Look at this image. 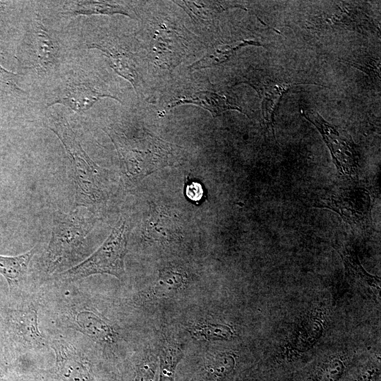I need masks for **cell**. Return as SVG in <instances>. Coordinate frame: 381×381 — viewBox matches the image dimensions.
I'll use <instances>...</instances> for the list:
<instances>
[{"instance_id":"1","label":"cell","mask_w":381,"mask_h":381,"mask_svg":"<svg viewBox=\"0 0 381 381\" xmlns=\"http://www.w3.org/2000/svg\"><path fill=\"white\" fill-rule=\"evenodd\" d=\"M48 127L59 138L71 159L77 205L97 214L106 206L109 198L106 170L88 156L66 119L53 115Z\"/></svg>"},{"instance_id":"2","label":"cell","mask_w":381,"mask_h":381,"mask_svg":"<svg viewBox=\"0 0 381 381\" xmlns=\"http://www.w3.org/2000/svg\"><path fill=\"white\" fill-rule=\"evenodd\" d=\"M104 130L116 149L125 181L132 186L179 159L180 147L149 133L130 138L112 128Z\"/></svg>"},{"instance_id":"3","label":"cell","mask_w":381,"mask_h":381,"mask_svg":"<svg viewBox=\"0 0 381 381\" xmlns=\"http://www.w3.org/2000/svg\"><path fill=\"white\" fill-rule=\"evenodd\" d=\"M97 217L96 212L83 206H78L68 213L55 214L44 260L48 273H54L78 250Z\"/></svg>"},{"instance_id":"4","label":"cell","mask_w":381,"mask_h":381,"mask_svg":"<svg viewBox=\"0 0 381 381\" xmlns=\"http://www.w3.org/2000/svg\"><path fill=\"white\" fill-rule=\"evenodd\" d=\"M129 227L121 218L102 246L80 264L58 274L63 281H74L94 274H107L119 279L126 275L124 258L127 253Z\"/></svg>"},{"instance_id":"5","label":"cell","mask_w":381,"mask_h":381,"mask_svg":"<svg viewBox=\"0 0 381 381\" xmlns=\"http://www.w3.org/2000/svg\"><path fill=\"white\" fill-rule=\"evenodd\" d=\"M0 322L5 337L13 345L34 348L45 345L35 308L0 307Z\"/></svg>"},{"instance_id":"6","label":"cell","mask_w":381,"mask_h":381,"mask_svg":"<svg viewBox=\"0 0 381 381\" xmlns=\"http://www.w3.org/2000/svg\"><path fill=\"white\" fill-rule=\"evenodd\" d=\"M303 116L320 132L339 172L349 176L354 174L357 165V156L351 137L341 134L334 126L324 120L318 113L303 112Z\"/></svg>"},{"instance_id":"7","label":"cell","mask_w":381,"mask_h":381,"mask_svg":"<svg viewBox=\"0 0 381 381\" xmlns=\"http://www.w3.org/2000/svg\"><path fill=\"white\" fill-rule=\"evenodd\" d=\"M324 202L325 207L337 212L350 224L361 226L371 220L370 198L364 188L345 189Z\"/></svg>"},{"instance_id":"8","label":"cell","mask_w":381,"mask_h":381,"mask_svg":"<svg viewBox=\"0 0 381 381\" xmlns=\"http://www.w3.org/2000/svg\"><path fill=\"white\" fill-rule=\"evenodd\" d=\"M103 97H111L120 101L116 97L98 89L90 83L71 81L65 85L48 107L59 104L75 111L81 112L89 109Z\"/></svg>"},{"instance_id":"9","label":"cell","mask_w":381,"mask_h":381,"mask_svg":"<svg viewBox=\"0 0 381 381\" xmlns=\"http://www.w3.org/2000/svg\"><path fill=\"white\" fill-rule=\"evenodd\" d=\"M52 347L57 371L62 377L67 381H92L87 361L73 346L56 339L52 341Z\"/></svg>"},{"instance_id":"10","label":"cell","mask_w":381,"mask_h":381,"mask_svg":"<svg viewBox=\"0 0 381 381\" xmlns=\"http://www.w3.org/2000/svg\"><path fill=\"white\" fill-rule=\"evenodd\" d=\"M30 68L45 71L56 64L59 48L45 26L38 19L32 23Z\"/></svg>"},{"instance_id":"11","label":"cell","mask_w":381,"mask_h":381,"mask_svg":"<svg viewBox=\"0 0 381 381\" xmlns=\"http://www.w3.org/2000/svg\"><path fill=\"white\" fill-rule=\"evenodd\" d=\"M250 84L262 99V111L267 123L271 126L273 133L274 116L283 95L294 85L288 82H278L269 76L251 78Z\"/></svg>"},{"instance_id":"12","label":"cell","mask_w":381,"mask_h":381,"mask_svg":"<svg viewBox=\"0 0 381 381\" xmlns=\"http://www.w3.org/2000/svg\"><path fill=\"white\" fill-rule=\"evenodd\" d=\"M88 49H96L102 52L109 66L115 72L128 80L136 90L138 76L132 54L121 46L105 40L87 44Z\"/></svg>"},{"instance_id":"13","label":"cell","mask_w":381,"mask_h":381,"mask_svg":"<svg viewBox=\"0 0 381 381\" xmlns=\"http://www.w3.org/2000/svg\"><path fill=\"white\" fill-rule=\"evenodd\" d=\"M36 252L33 247L16 256L0 255V274L6 279L11 293L19 291L27 281L30 260Z\"/></svg>"},{"instance_id":"14","label":"cell","mask_w":381,"mask_h":381,"mask_svg":"<svg viewBox=\"0 0 381 381\" xmlns=\"http://www.w3.org/2000/svg\"><path fill=\"white\" fill-rule=\"evenodd\" d=\"M77 329L100 344L109 345L116 341L113 328L100 315L91 310H80L75 314Z\"/></svg>"},{"instance_id":"15","label":"cell","mask_w":381,"mask_h":381,"mask_svg":"<svg viewBox=\"0 0 381 381\" xmlns=\"http://www.w3.org/2000/svg\"><path fill=\"white\" fill-rule=\"evenodd\" d=\"M183 104H191L200 106L209 111L213 117L223 114L224 111L234 109L243 113L237 105L231 103L222 95L211 91H200L189 96H183L172 99L168 104L169 108Z\"/></svg>"},{"instance_id":"16","label":"cell","mask_w":381,"mask_h":381,"mask_svg":"<svg viewBox=\"0 0 381 381\" xmlns=\"http://www.w3.org/2000/svg\"><path fill=\"white\" fill-rule=\"evenodd\" d=\"M175 4L183 8L196 23L208 24L217 15L230 8L244 7L231 1H174Z\"/></svg>"},{"instance_id":"17","label":"cell","mask_w":381,"mask_h":381,"mask_svg":"<svg viewBox=\"0 0 381 381\" xmlns=\"http://www.w3.org/2000/svg\"><path fill=\"white\" fill-rule=\"evenodd\" d=\"M64 14L70 16L114 15L121 14L132 17L125 6L106 1H76L64 6Z\"/></svg>"},{"instance_id":"18","label":"cell","mask_w":381,"mask_h":381,"mask_svg":"<svg viewBox=\"0 0 381 381\" xmlns=\"http://www.w3.org/2000/svg\"><path fill=\"white\" fill-rule=\"evenodd\" d=\"M236 360L226 352L210 356L202 368L203 381H228L234 374Z\"/></svg>"},{"instance_id":"19","label":"cell","mask_w":381,"mask_h":381,"mask_svg":"<svg viewBox=\"0 0 381 381\" xmlns=\"http://www.w3.org/2000/svg\"><path fill=\"white\" fill-rule=\"evenodd\" d=\"M337 248L344 261L348 274L356 281L366 286L377 298H379L380 279L368 274L361 265L358 258L350 253L347 248L342 246Z\"/></svg>"},{"instance_id":"20","label":"cell","mask_w":381,"mask_h":381,"mask_svg":"<svg viewBox=\"0 0 381 381\" xmlns=\"http://www.w3.org/2000/svg\"><path fill=\"white\" fill-rule=\"evenodd\" d=\"M249 44L262 46L258 42L247 40L220 44L212 48L202 58L190 66L189 68L202 69L219 65L227 61L238 49Z\"/></svg>"},{"instance_id":"21","label":"cell","mask_w":381,"mask_h":381,"mask_svg":"<svg viewBox=\"0 0 381 381\" xmlns=\"http://www.w3.org/2000/svg\"><path fill=\"white\" fill-rule=\"evenodd\" d=\"M186 273L180 268L167 267L162 270L157 282L152 288L153 294L167 297L185 286Z\"/></svg>"},{"instance_id":"22","label":"cell","mask_w":381,"mask_h":381,"mask_svg":"<svg viewBox=\"0 0 381 381\" xmlns=\"http://www.w3.org/2000/svg\"><path fill=\"white\" fill-rule=\"evenodd\" d=\"M190 334L200 340H229L235 336L233 329L226 325L196 322L187 328Z\"/></svg>"},{"instance_id":"23","label":"cell","mask_w":381,"mask_h":381,"mask_svg":"<svg viewBox=\"0 0 381 381\" xmlns=\"http://www.w3.org/2000/svg\"><path fill=\"white\" fill-rule=\"evenodd\" d=\"M183 357V352L176 345L165 344L159 354V381H174L175 370Z\"/></svg>"},{"instance_id":"24","label":"cell","mask_w":381,"mask_h":381,"mask_svg":"<svg viewBox=\"0 0 381 381\" xmlns=\"http://www.w3.org/2000/svg\"><path fill=\"white\" fill-rule=\"evenodd\" d=\"M339 13L335 12L334 14L327 15L324 20L319 22V25L324 23L325 28L327 25L340 28L355 29L363 26L361 23V12L356 11L353 8L346 6L344 4L343 7L338 6ZM363 26H365L363 25Z\"/></svg>"},{"instance_id":"25","label":"cell","mask_w":381,"mask_h":381,"mask_svg":"<svg viewBox=\"0 0 381 381\" xmlns=\"http://www.w3.org/2000/svg\"><path fill=\"white\" fill-rule=\"evenodd\" d=\"M163 214L157 217V214L153 217H150L145 227L144 234L149 238H152L156 240L171 239L174 234V222L170 219H165Z\"/></svg>"},{"instance_id":"26","label":"cell","mask_w":381,"mask_h":381,"mask_svg":"<svg viewBox=\"0 0 381 381\" xmlns=\"http://www.w3.org/2000/svg\"><path fill=\"white\" fill-rule=\"evenodd\" d=\"M344 381H380V362L373 357L351 369Z\"/></svg>"},{"instance_id":"27","label":"cell","mask_w":381,"mask_h":381,"mask_svg":"<svg viewBox=\"0 0 381 381\" xmlns=\"http://www.w3.org/2000/svg\"><path fill=\"white\" fill-rule=\"evenodd\" d=\"M351 66L356 67L357 68L365 72L368 75L380 78V61L377 59H373L371 57H365L361 60L358 59L356 61L350 63Z\"/></svg>"},{"instance_id":"28","label":"cell","mask_w":381,"mask_h":381,"mask_svg":"<svg viewBox=\"0 0 381 381\" xmlns=\"http://www.w3.org/2000/svg\"><path fill=\"white\" fill-rule=\"evenodd\" d=\"M185 195L194 203H198L205 198V189L203 186L195 181H189L185 186Z\"/></svg>"},{"instance_id":"29","label":"cell","mask_w":381,"mask_h":381,"mask_svg":"<svg viewBox=\"0 0 381 381\" xmlns=\"http://www.w3.org/2000/svg\"><path fill=\"white\" fill-rule=\"evenodd\" d=\"M155 374V365L144 363L138 368L135 381H154Z\"/></svg>"},{"instance_id":"30","label":"cell","mask_w":381,"mask_h":381,"mask_svg":"<svg viewBox=\"0 0 381 381\" xmlns=\"http://www.w3.org/2000/svg\"><path fill=\"white\" fill-rule=\"evenodd\" d=\"M17 78V74L8 71L0 66V84L8 86L12 90L22 92L16 84Z\"/></svg>"},{"instance_id":"31","label":"cell","mask_w":381,"mask_h":381,"mask_svg":"<svg viewBox=\"0 0 381 381\" xmlns=\"http://www.w3.org/2000/svg\"><path fill=\"white\" fill-rule=\"evenodd\" d=\"M0 381H8L4 376L1 369L0 368Z\"/></svg>"},{"instance_id":"32","label":"cell","mask_w":381,"mask_h":381,"mask_svg":"<svg viewBox=\"0 0 381 381\" xmlns=\"http://www.w3.org/2000/svg\"><path fill=\"white\" fill-rule=\"evenodd\" d=\"M235 381H243V380L241 379H240V378H238Z\"/></svg>"}]
</instances>
